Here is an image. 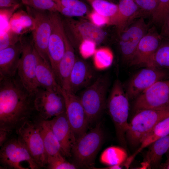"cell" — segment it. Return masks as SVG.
Listing matches in <instances>:
<instances>
[{
  "instance_id": "obj_1",
  "label": "cell",
  "mask_w": 169,
  "mask_h": 169,
  "mask_svg": "<svg viewBox=\"0 0 169 169\" xmlns=\"http://www.w3.org/2000/svg\"><path fill=\"white\" fill-rule=\"evenodd\" d=\"M35 114L33 95L16 76L0 77V129L11 132Z\"/></svg>"
},
{
  "instance_id": "obj_11",
  "label": "cell",
  "mask_w": 169,
  "mask_h": 169,
  "mask_svg": "<svg viewBox=\"0 0 169 169\" xmlns=\"http://www.w3.org/2000/svg\"><path fill=\"white\" fill-rule=\"evenodd\" d=\"M26 6L27 12L34 21V27L32 31L34 46L40 56L50 64L48 54V44L52 29L49 12Z\"/></svg>"
},
{
  "instance_id": "obj_20",
  "label": "cell",
  "mask_w": 169,
  "mask_h": 169,
  "mask_svg": "<svg viewBox=\"0 0 169 169\" xmlns=\"http://www.w3.org/2000/svg\"><path fill=\"white\" fill-rule=\"evenodd\" d=\"M22 50L20 40L16 44L0 50V77L13 78L16 76Z\"/></svg>"
},
{
  "instance_id": "obj_36",
  "label": "cell",
  "mask_w": 169,
  "mask_h": 169,
  "mask_svg": "<svg viewBox=\"0 0 169 169\" xmlns=\"http://www.w3.org/2000/svg\"><path fill=\"white\" fill-rule=\"evenodd\" d=\"M21 36L9 29L1 36L0 50L16 44Z\"/></svg>"
},
{
  "instance_id": "obj_41",
  "label": "cell",
  "mask_w": 169,
  "mask_h": 169,
  "mask_svg": "<svg viewBox=\"0 0 169 169\" xmlns=\"http://www.w3.org/2000/svg\"><path fill=\"white\" fill-rule=\"evenodd\" d=\"M160 34L162 39H169V14L161 25Z\"/></svg>"
},
{
  "instance_id": "obj_33",
  "label": "cell",
  "mask_w": 169,
  "mask_h": 169,
  "mask_svg": "<svg viewBox=\"0 0 169 169\" xmlns=\"http://www.w3.org/2000/svg\"><path fill=\"white\" fill-rule=\"evenodd\" d=\"M142 17L151 16L156 12L158 0H135Z\"/></svg>"
},
{
  "instance_id": "obj_42",
  "label": "cell",
  "mask_w": 169,
  "mask_h": 169,
  "mask_svg": "<svg viewBox=\"0 0 169 169\" xmlns=\"http://www.w3.org/2000/svg\"><path fill=\"white\" fill-rule=\"evenodd\" d=\"M20 4L18 0H0V8L14 7Z\"/></svg>"
},
{
  "instance_id": "obj_48",
  "label": "cell",
  "mask_w": 169,
  "mask_h": 169,
  "mask_svg": "<svg viewBox=\"0 0 169 169\" xmlns=\"http://www.w3.org/2000/svg\"><path fill=\"white\" fill-rule=\"evenodd\" d=\"M107 0L109 1V0Z\"/></svg>"
},
{
  "instance_id": "obj_27",
  "label": "cell",
  "mask_w": 169,
  "mask_h": 169,
  "mask_svg": "<svg viewBox=\"0 0 169 169\" xmlns=\"http://www.w3.org/2000/svg\"><path fill=\"white\" fill-rule=\"evenodd\" d=\"M127 153L123 147L111 146L105 149L100 157V162L107 166L122 165L128 158Z\"/></svg>"
},
{
  "instance_id": "obj_19",
  "label": "cell",
  "mask_w": 169,
  "mask_h": 169,
  "mask_svg": "<svg viewBox=\"0 0 169 169\" xmlns=\"http://www.w3.org/2000/svg\"><path fill=\"white\" fill-rule=\"evenodd\" d=\"M95 77L94 70L88 63L76 58L69 76L68 91L76 94L93 83L97 78Z\"/></svg>"
},
{
  "instance_id": "obj_47",
  "label": "cell",
  "mask_w": 169,
  "mask_h": 169,
  "mask_svg": "<svg viewBox=\"0 0 169 169\" xmlns=\"http://www.w3.org/2000/svg\"><path fill=\"white\" fill-rule=\"evenodd\" d=\"M166 153L167 154V156H169V149Z\"/></svg>"
},
{
  "instance_id": "obj_24",
  "label": "cell",
  "mask_w": 169,
  "mask_h": 169,
  "mask_svg": "<svg viewBox=\"0 0 169 169\" xmlns=\"http://www.w3.org/2000/svg\"><path fill=\"white\" fill-rule=\"evenodd\" d=\"M36 80L38 87L52 90L61 88L58 84L50 64L39 55L35 71Z\"/></svg>"
},
{
  "instance_id": "obj_8",
  "label": "cell",
  "mask_w": 169,
  "mask_h": 169,
  "mask_svg": "<svg viewBox=\"0 0 169 169\" xmlns=\"http://www.w3.org/2000/svg\"><path fill=\"white\" fill-rule=\"evenodd\" d=\"M62 21L65 33L74 48L78 47L80 43L85 39L93 40L97 45L105 39L104 30L91 22L66 17L62 18Z\"/></svg>"
},
{
  "instance_id": "obj_32",
  "label": "cell",
  "mask_w": 169,
  "mask_h": 169,
  "mask_svg": "<svg viewBox=\"0 0 169 169\" xmlns=\"http://www.w3.org/2000/svg\"><path fill=\"white\" fill-rule=\"evenodd\" d=\"M169 14V0H158V5L152 16V22L157 25H162Z\"/></svg>"
},
{
  "instance_id": "obj_3",
  "label": "cell",
  "mask_w": 169,
  "mask_h": 169,
  "mask_svg": "<svg viewBox=\"0 0 169 169\" xmlns=\"http://www.w3.org/2000/svg\"><path fill=\"white\" fill-rule=\"evenodd\" d=\"M136 112L129 123L125 134L126 141L133 147L140 146L155 125L169 116V106L162 109H144Z\"/></svg>"
},
{
  "instance_id": "obj_13",
  "label": "cell",
  "mask_w": 169,
  "mask_h": 169,
  "mask_svg": "<svg viewBox=\"0 0 169 169\" xmlns=\"http://www.w3.org/2000/svg\"><path fill=\"white\" fill-rule=\"evenodd\" d=\"M169 70L146 67L135 74L127 84L126 93L129 100L135 99L156 82L166 79Z\"/></svg>"
},
{
  "instance_id": "obj_43",
  "label": "cell",
  "mask_w": 169,
  "mask_h": 169,
  "mask_svg": "<svg viewBox=\"0 0 169 169\" xmlns=\"http://www.w3.org/2000/svg\"><path fill=\"white\" fill-rule=\"evenodd\" d=\"M11 132L4 129H0V146L1 147L7 141Z\"/></svg>"
},
{
  "instance_id": "obj_6",
  "label": "cell",
  "mask_w": 169,
  "mask_h": 169,
  "mask_svg": "<svg viewBox=\"0 0 169 169\" xmlns=\"http://www.w3.org/2000/svg\"><path fill=\"white\" fill-rule=\"evenodd\" d=\"M20 41L22 50L16 76L23 87L33 94L38 88L35 71L39 55L32 39L22 36Z\"/></svg>"
},
{
  "instance_id": "obj_45",
  "label": "cell",
  "mask_w": 169,
  "mask_h": 169,
  "mask_svg": "<svg viewBox=\"0 0 169 169\" xmlns=\"http://www.w3.org/2000/svg\"><path fill=\"white\" fill-rule=\"evenodd\" d=\"M122 165H117L113 166H108L106 167H104V168H99L97 169H121L122 167Z\"/></svg>"
},
{
  "instance_id": "obj_15",
  "label": "cell",
  "mask_w": 169,
  "mask_h": 169,
  "mask_svg": "<svg viewBox=\"0 0 169 169\" xmlns=\"http://www.w3.org/2000/svg\"><path fill=\"white\" fill-rule=\"evenodd\" d=\"M52 29L48 46V54L55 75L58 65L65 50L64 31L62 18L58 12H49Z\"/></svg>"
},
{
  "instance_id": "obj_34",
  "label": "cell",
  "mask_w": 169,
  "mask_h": 169,
  "mask_svg": "<svg viewBox=\"0 0 169 169\" xmlns=\"http://www.w3.org/2000/svg\"><path fill=\"white\" fill-rule=\"evenodd\" d=\"M27 5L33 8L49 12H57L58 6L53 0H27Z\"/></svg>"
},
{
  "instance_id": "obj_7",
  "label": "cell",
  "mask_w": 169,
  "mask_h": 169,
  "mask_svg": "<svg viewBox=\"0 0 169 169\" xmlns=\"http://www.w3.org/2000/svg\"><path fill=\"white\" fill-rule=\"evenodd\" d=\"M38 87L33 94L35 114L38 118L49 120L66 111L61 91Z\"/></svg>"
},
{
  "instance_id": "obj_4",
  "label": "cell",
  "mask_w": 169,
  "mask_h": 169,
  "mask_svg": "<svg viewBox=\"0 0 169 169\" xmlns=\"http://www.w3.org/2000/svg\"><path fill=\"white\" fill-rule=\"evenodd\" d=\"M104 139V131L100 122L76 139L72 149L71 155L77 166L94 167L96 157Z\"/></svg>"
},
{
  "instance_id": "obj_26",
  "label": "cell",
  "mask_w": 169,
  "mask_h": 169,
  "mask_svg": "<svg viewBox=\"0 0 169 169\" xmlns=\"http://www.w3.org/2000/svg\"><path fill=\"white\" fill-rule=\"evenodd\" d=\"M169 135V116L159 122L143 140L139 147L129 158L132 161L144 149L156 140Z\"/></svg>"
},
{
  "instance_id": "obj_28",
  "label": "cell",
  "mask_w": 169,
  "mask_h": 169,
  "mask_svg": "<svg viewBox=\"0 0 169 169\" xmlns=\"http://www.w3.org/2000/svg\"><path fill=\"white\" fill-rule=\"evenodd\" d=\"M149 67L169 70V39H162Z\"/></svg>"
},
{
  "instance_id": "obj_23",
  "label": "cell",
  "mask_w": 169,
  "mask_h": 169,
  "mask_svg": "<svg viewBox=\"0 0 169 169\" xmlns=\"http://www.w3.org/2000/svg\"><path fill=\"white\" fill-rule=\"evenodd\" d=\"M143 162L142 169L160 166L163 155L169 149V135L161 137L150 144Z\"/></svg>"
},
{
  "instance_id": "obj_31",
  "label": "cell",
  "mask_w": 169,
  "mask_h": 169,
  "mask_svg": "<svg viewBox=\"0 0 169 169\" xmlns=\"http://www.w3.org/2000/svg\"><path fill=\"white\" fill-rule=\"evenodd\" d=\"M60 153L54 156H48L47 167L49 169H75L78 167L67 161Z\"/></svg>"
},
{
  "instance_id": "obj_17",
  "label": "cell",
  "mask_w": 169,
  "mask_h": 169,
  "mask_svg": "<svg viewBox=\"0 0 169 169\" xmlns=\"http://www.w3.org/2000/svg\"><path fill=\"white\" fill-rule=\"evenodd\" d=\"M162 39L155 26L150 28L140 40L129 64L149 67Z\"/></svg>"
},
{
  "instance_id": "obj_18",
  "label": "cell",
  "mask_w": 169,
  "mask_h": 169,
  "mask_svg": "<svg viewBox=\"0 0 169 169\" xmlns=\"http://www.w3.org/2000/svg\"><path fill=\"white\" fill-rule=\"evenodd\" d=\"M47 120L60 144L61 153L64 156L70 157L76 138L65 111Z\"/></svg>"
},
{
  "instance_id": "obj_35",
  "label": "cell",
  "mask_w": 169,
  "mask_h": 169,
  "mask_svg": "<svg viewBox=\"0 0 169 169\" xmlns=\"http://www.w3.org/2000/svg\"><path fill=\"white\" fill-rule=\"evenodd\" d=\"M97 45L96 43L93 40H83L78 47L79 53L84 59H88L93 56L96 49Z\"/></svg>"
},
{
  "instance_id": "obj_16",
  "label": "cell",
  "mask_w": 169,
  "mask_h": 169,
  "mask_svg": "<svg viewBox=\"0 0 169 169\" xmlns=\"http://www.w3.org/2000/svg\"><path fill=\"white\" fill-rule=\"evenodd\" d=\"M67 118L76 139L87 131L89 124L79 96L61 88Z\"/></svg>"
},
{
  "instance_id": "obj_25",
  "label": "cell",
  "mask_w": 169,
  "mask_h": 169,
  "mask_svg": "<svg viewBox=\"0 0 169 169\" xmlns=\"http://www.w3.org/2000/svg\"><path fill=\"white\" fill-rule=\"evenodd\" d=\"M37 117L38 120L35 122L41 135L48 157L61 153L60 144L48 120Z\"/></svg>"
},
{
  "instance_id": "obj_40",
  "label": "cell",
  "mask_w": 169,
  "mask_h": 169,
  "mask_svg": "<svg viewBox=\"0 0 169 169\" xmlns=\"http://www.w3.org/2000/svg\"><path fill=\"white\" fill-rule=\"evenodd\" d=\"M58 6L57 12L66 17L71 18L73 17H80L86 14L81 10Z\"/></svg>"
},
{
  "instance_id": "obj_37",
  "label": "cell",
  "mask_w": 169,
  "mask_h": 169,
  "mask_svg": "<svg viewBox=\"0 0 169 169\" xmlns=\"http://www.w3.org/2000/svg\"><path fill=\"white\" fill-rule=\"evenodd\" d=\"M14 13L26 32L33 30L34 27V21L32 17L27 11L20 10Z\"/></svg>"
},
{
  "instance_id": "obj_38",
  "label": "cell",
  "mask_w": 169,
  "mask_h": 169,
  "mask_svg": "<svg viewBox=\"0 0 169 169\" xmlns=\"http://www.w3.org/2000/svg\"><path fill=\"white\" fill-rule=\"evenodd\" d=\"M57 5L68 8L82 11L87 13L88 9L86 5L79 0H53Z\"/></svg>"
},
{
  "instance_id": "obj_29",
  "label": "cell",
  "mask_w": 169,
  "mask_h": 169,
  "mask_svg": "<svg viewBox=\"0 0 169 169\" xmlns=\"http://www.w3.org/2000/svg\"><path fill=\"white\" fill-rule=\"evenodd\" d=\"M93 10L110 19V24L113 25L118 11V5L107 0H86Z\"/></svg>"
},
{
  "instance_id": "obj_5",
  "label": "cell",
  "mask_w": 169,
  "mask_h": 169,
  "mask_svg": "<svg viewBox=\"0 0 169 169\" xmlns=\"http://www.w3.org/2000/svg\"><path fill=\"white\" fill-rule=\"evenodd\" d=\"M109 83L106 74L101 75L84 89L79 96L89 123L98 119L106 108Z\"/></svg>"
},
{
  "instance_id": "obj_9",
  "label": "cell",
  "mask_w": 169,
  "mask_h": 169,
  "mask_svg": "<svg viewBox=\"0 0 169 169\" xmlns=\"http://www.w3.org/2000/svg\"><path fill=\"white\" fill-rule=\"evenodd\" d=\"M31 156L40 168L47 166L48 156L43 139L36 122L28 120L16 129Z\"/></svg>"
},
{
  "instance_id": "obj_44",
  "label": "cell",
  "mask_w": 169,
  "mask_h": 169,
  "mask_svg": "<svg viewBox=\"0 0 169 169\" xmlns=\"http://www.w3.org/2000/svg\"><path fill=\"white\" fill-rule=\"evenodd\" d=\"M167 158L165 162L160 165L159 166L161 168L169 169V156H167Z\"/></svg>"
},
{
  "instance_id": "obj_12",
  "label": "cell",
  "mask_w": 169,
  "mask_h": 169,
  "mask_svg": "<svg viewBox=\"0 0 169 169\" xmlns=\"http://www.w3.org/2000/svg\"><path fill=\"white\" fill-rule=\"evenodd\" d=\"M134 110L159 109L169 106V79L158 81L134 99Z\"/></svg>"
},
{
  "instance_id": "obj_2",
  "label": "cell",
  "mask_w": 169,
  "mask_h": 169,
  "mask_svg": "<svg viewBox=\"0 0 169 169\" xmlns=\"http://www.w3.org/2000/svg\"><path fill=\"white\" fill-rule=\"evenodd\" d=\"M129 100L122 83L116 80L107 100L106 107L114 124L117 139L124 148L127 146L125 134L129 127Z\"/></svg>"
},
{
  "instance_id": "obj_30",
  "label": "cell",
  "mask_w": 169,
  "mask_h": 169,
  "mask_svg": "<svg viewBox=\"0 0 169 169\" xmlns=\"http://www.w3.org/2000/svg\"><path fill=\"white\" fill-rule=\"evenodd\" d=\"M114 59L111 50L107 47H103L96 49L93 55V64L97 69L103 70L110 67Z\"/></svg>"
},
{
  "instance_id": "obj_22",
  "label": "cell",
  "mask_w": 169,
  "mask_h": 169,
  "mask_svg": "<svg viewBox=\"0 0 169 169\" xmlns=\"http://www.w3.org/2000/svg\"><path fill=\"white\" fill-rule=\"evenodd\" d=\"M114 25L119 36L136 19L142 17L135 0H120Z\"/></svg>"
},
{
  "instance_id": "obj_14",
  "label": "cell",
  "mask_w": 169,
  "mask_h": 169,
  "mask_svg": "<svg viewBox=\"0 0 169 169\" xmlns=\"http://www.w3.org/2000/svg\"><path fill=\"white\" fill-rule=\"evenodd\" d=\"M150 24L140 17L134 21L119 36V47L123 60L129 63L141 38L147 33Z\"/></svg>"
},
{
  "instance_id": "obj_39",
  "label": "cell",
  "mask_w": 169,
  "mask_h": 169,
  "mask_svg": "<svg viewBox=\"0 0 169 169\" xmlns=\"http://www.w3.org/2000/svg\"><path fill=\"white\" fill-rule=\"evenodd\" d=\"M91 22L97 27L101 28L106 25L110 24V19L93 10L88 15Z\"/></svg>"
},
{
  "instance_id": "obj_10",
  "label": "cell",
  "mask_w": 169,
  "mask_h": 169,
  "mask_svg": "<svg viewBox=\"0 0 169 169\" xmlns=\"http://www.w3.org/2000/svg\"><path fill=\"white\" fill-rule=\"evenodd\" d=\"M0 161L5 168L27 169L21 163L26 162L31 169L40 167L35 162L25 144L18 137L8 140L1 147Z\"/></svg>"
},
{
  "instance_id": "obj_21",
  "label": "cell",
  "mask_w": 169,
  "mask_h": 169,
  "mask_svg": "<svg viewBox=\"0 0 169 169\" xmlns=\"http://www.w3.org/2000/svg\"><path fill=\"white\" fill-rule=\"evenodd\" d=\"M65 50L60 61L55 73L57 81L61 87L68 91L69 79L76 60L74 48L64 32Z\"/></svg>"
},
{
  "instance_id": "obj_46",
  "label": "cell",
  "mask_w": 169,
  "mask_h": 169,
  "mask_svg": "<svg viewBox=\"0 0 169 169\" xmlns=\"http://www.w3.org/2000/svg\"><path fill=\"white\" fill-rule=\"evenodd\" d=\"M21 1L23 4L25 5L26 6L27 5V0H21Z\"/></svg>"
}]
</instances>
